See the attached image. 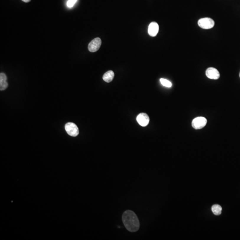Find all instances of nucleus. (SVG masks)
Returning a JSON list of instances; mask_svg holds the SVG:
<instances>
[{
  "label": "nucleus",
  "mask_w": 240,
  "mask_h": 240,
  "mask_svg": "<svg viewBox=\"0 0 240 240\" xmlns=\"http://www.w3.org/2000/svg\"><path fill=\"white\" fill-rule=\"evenodd\" d=\"M114 72L112 70H109L105 73L103 76L104 81L107 83L111 82L114 78Z\"/></svg>",
  "instance_id": "obj_10"
},
{
  "label": "nucleus",
  "mask_w": 240,
  "mask_h": 240,
  "mask_svg": "<svg viewBox=\"0 0 240 240\" xmlns=\"http://www.w3.org/2000/svg\"><path fill=\"white\" fill-rule=\"evenodd\" d=\"M212 211L215 215H219L221 214L222 208L218 205H214L212 207Z\"/></svg>",
  "instance_id": "obj_11"
},
{
  "label": "nucleus",
  "mask_w": 240,
  "mask_h": 240,
  "mask_svg": "<svg viewBox=\"0 0 240 240\" xmlns=\"http://www.w3.org/2000/svg\"><path fill=\"white\" fill-rule=\"evenodd\" d=\"M205 74H206L207 77L210 79H214V80L219 79L220 76V74L219 71L216 68L213 67H210L207 68L206 72H205Z\"/></svg>",
  "instance_id": "obj_7"
},
{
  "label": "nucleus",
  "mask_w": 240,
  "mask_h": 240,
  "mask_svg": "<svg viewBox=\"0 0 240 240\" xmlns=\"http://www.w3.org/2000/svg\"><path fill=\"white\" fill-rule=\"evenodd\" d=\"M159 31V25L155 22H151L148 28V33L151 37H155Z\"/></svg>",
  "instance_id": "obj_8"
},
{
  "label": "nucleus",
  "mask_w": 240,
  "mask_h": 240,
  "mask_svg": "<svg viewBox=\"0 0 240 240\" xmlns=\"http://www.w3.org/2000/svg\"><path fill=\"white\" fill-rule=\"evenodd\" d=\"M123 221L125 226L128 231L135 232L140 228V223L136 214L133 211H125L123 215Z\"/></svg>",
  "instance_id": "obj_1"
},
{
  "label": "nucleus",
  "mask_w": 240,
  "mask_h": 240,
  "mask_svg": "<svg viewBox=\"0 0 240 240\" xmlns=\"http://www.w3.org/2000/svg\"><path fill=\"white\" fill-rule=\"evenodd\" d=\"M102 45V41L99 37L93 40L88 45V50L91 52H95L99 50Z\"/></svg>",
  "instance_id": "obj_5"
},
{
  "label": "nucleus",
  "mask_w": 240,
  "mask_h": 240,
  "mask_svg": "<svg viewBox=\"0 0 240 240\" xmlns=\"http://www.w3.org/2000/svg\"><path fill=\"white\" fill-rule=\"evenodd\" d=\"M198 25L201 28L208 30L213 28L215 25V23L214 21L211 18L205 17L201 18L199 20Z\"/></svg>",
  "instance_id": "obj_3"
},
{
  "label": "nucleus",
  "mask_w": 240,
  "mask_h": 240,
  "mask_svg": "<svg viewBox=\"0 0 240 240\" xmlns=\"http://www.w3.org/2000/svg\"><path fill=\"white\" fill-rule=\"evenodd\" d=\"M8 86V83L7 82V76L4 73H1L0 74V90L1 91L6 89Z\"/></svg>",
  "instance_id": "obj_9"
},
{
  "label": "nucleus",
  "mask_w": 240,
  "mask_h": 240,
  "mask_svg": "<svg viewBox=\"0 0 240 240\" xmlns=\"http://www.w3.org/2000/svg\"><path fill=\"white\" fill-rule=\"evenodd\" d=\"M65 130L67 133L72 137H76L79 134V130L75 124L68 123L65 125Z\"/></svg>",
  "instance_id": "obj_4"
},
{
  "label": "nucleus",
  "mask_w": 240,
  "mask_h": 240,
  "mask_svg": "<svg viewBox=\"0 0 240 240\" xmlns=\"http://www.w3.org/2000/svg\"><path fill=\"white\" fill-rule=\"evenodd\" d=\"M137 121L140 125L145 127L149 123V117L146 113H141L137 116Z\"/></svg>",
  "instance_id": "obj_6"
},
{
  "label": "nucleus",
  "mask_w": 240,
  "mask_h": 240,
  "mask_svg": "<svg viewBox=\"0 0 240 240\" xmlns=\"http://www.w3.org/2000/svg\"><path fill=\"white\" fill-rule=\"evenodd\" d=\"M77 0H68L67 3V6L68 7L71 8L75 4Z\"/></svg>",
  "instance_id": "obj_13"
},
{
  "label": "nucleus",
  "mask_w": 240,
  "mask_h": 240,
  "mask_svg": "<svg viewBox=\"0 0 240 240\" xmlns=\"http://www.w3.org/2000/svg\"><path fill=\"white\" fill-rule=\"evenodd\" d=\"M22 1H24V2L27 3V2H29L31 0H22Z\"/></svg>",
  "instance_id": "obj_14"
},
{
  "label": "nucleus",
  "mask_w": 240,
  "mask_h": 240,
  "mask_svg": "<svg viewBox=\"0 0 240 240\" xmlns=\"http://www.w3.org/2000/svg\"><path fill=\"white\" fill-rule=\"evenodd\" d=\"M205 118L203 117H197L192 120V125L195 130H200L203 128L207 124Z\"/></svg>",
  "instance_id": "obj_2"
},
{
  "label": "nucleus",
  "mask_w": 240,
  "mask_h": 240,
  "mask_svg": "<svg viewBox=\"0 0 240 240\" xmlns=\"http://www.w3.org/2000/svg\"></svg>",
  "instance_id": "obj_15"
},
{
  "label": "nucleus",
  "mask_w": 240,
  "mask_h": 240,
  "mask_svg": "<svg viewBox=\"0 0 240 240\" xmlns=\"http://www.w3.org/2000/svg\"><path fill=\"white\" fill-rule=\"evenodd\" d=\"M160 82L161 84L163 85L164 86L168 88H170L172 86V83L170 81L166 79H164V78H161L160 80Z\"/></svg>",
  "instance_id": "obj_12"
}]
</instances>
